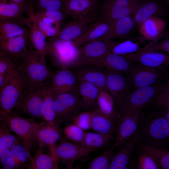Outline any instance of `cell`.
Returning a JSON list of instances; mask_svg holds the SVG:
<instances>
[{
    "label": "cell",
    "instance_id": "obj_1",
    "mask_svg": "<svg viewBox=\"0 0 169 169\" xmlns=\"http://www.w3.org/2000/svg\"><path fill=\"white\" fill-rule=\"evenodd\" d=\"M16 64L23 80L25 90H44L49 89L53 74L30 43Z\"/></svg>",
    "mask_w": 169,
    "mask_h": 169
},
{
    "label": "cell",
    "instance_id": "obj_2",
    "mask_svg": "<svg viewBox=\"0 0 169 169\" xmlns=\"http://www.w3.org/2000/svg\"><path fill=\"white\" fill-rule=\"evenodd\" d=\"M139 141L164 147L169 138V123L162 114L152 112L145 116L141 113Z\"/></svg>",
    "mask_w": 169,
    "mask_h": 169
},
{
    "label": "cell",
    "instance_id": "obj_3",
    "mask_svg": "<svg viewBox=\"0 0 169 169\" xmlns=\"http://www.w3.org/2000/svg\"><path fill=\"white\" fill-rule=\"evenodd\" d=\"M0 116L10 131L16 134L30 151L36 150L38 146L36 133L39 123L35 119L23 117L12 111L7 113L0 110Z\"/></svg>",
    "mask_w": 169,
    "mask_h": 169
},
{
    "label": "cell",
    "instance_id": "obj_4",
    "mask_svg": "<svg viewBox=\"0 0 169 169\" xmlns=\"http://www.w3.org/2000/svg\"><path fill=\"white\" fill-rule=\"evenodd\" d=\"M164 84L159 83L151 86L140 88L130 93L119 110L121 120L138 110H141L152 102L156 95L163 89Z\"/></svg>",
    "mask_w": 169,
    "mask_h": 169
},
{
    "label": "cell",
    "instance_id": "obj_5",
    "mask_svg": "<svg viewBox=\"0 0 169 169\" xmlns=\"http://www.w3.org/2000/svg\"><path fill=\"white\" fill-rule=\"evenodd\" d=\"M145 1L128 0H102L98 5L95 12L97 20L112 21L134 14Z\"/></svg>",
    "mask_w": 169,
    "mask_h": 169
},
{
    "label": "cell",
    "instance_id": "obj_6",
    "mask_svg": "<svg viewBox=\"0 0 169 169\" xmlns=\"http://www.w3.org/2000/svg\"><path fill=\"white\" fill-rule=\"evenodd\" d=\"M52 94L55 112V121L59 125L70 122L74 117L83 110L77 92Z\"/></svg>",
    "mask_w": 169,
    "mask_h": 169
},
{
    "label": "cell",
    "instance_id": "obj_7",
    "mask_svg": "<svg viewBox=\"0 0 169 169\" xmlns=\"http://www.w3.org/2000/svg\"><path fill=\"white\" fill-rule=\"evenodd\" d=\"M47 55H49L54 64L60 69H69L75 64L79 57V48L72 41L47 40Z\"/></svg>",
    "mask_w": 169,
    "mask_h": 169
},
{
    "label": "cell",
    "instance_id": "obj_8",
    "mask_svg": "<svg viewBox=\"0 0 169 169\" xmlns=\"http://www.w3.org/2000/svg\"><path fill=\"white\" fill-rule=\"evenodd\" d=\"M25 90L23 80L19 73L10 79L0 89V110L11 112Z\"/></svg>",
    "mask_w": 169,
    "mask_h": 169
},
{
    "label": "cell",
    "instance_id": "obj_9",
    "mask_svg": "<svg viewBox=\"0 0 169 169\" xmlns=\"http://www.w3.org/2000/svg\"><path fill=\"white\" fill-rule=\"evenodd\" d=\"M24 13L27 17L23 18V19L28 29L30 44L42 59L46 62L48 50L46 37L37 23L32 0L28 3Z\"/></svg>",
    "mask_w": 169,
    "mask_h": 169
},
{
    "label": "cell",
    "instance_id": "obj_10",
    "mask_svg": "<svg viewBox=\"0 0 169 169\" xmlns=\"http://www.w3.org/2000/svg\"><path fill=\"white\" fill-rule=\"evenodd\" d=\"M43 91L25 90L12 111L14 110L13 112L17 114L27 115L35 120H44Z\"/></svg>",
    "mask_w": 169,
    "mask_h": 169
},
{
    "label": "cell",
    "instance_id": "obj_11",
    "mask_svg": "<svg viewBox=\"0 0 169 169\" xmlns=\"http://www.w3.org/2000/svg\"><path fill=\"white\" fill-rule=\"evenodd\" d=\"M105 88L120 109L129 94L130 85L127 78L120 73L106 69Z\"/></svg>",
    "mask_w": 169,
    "mask_h": 169
},
{
    "label": "cell",
    "instance_id": "obj_12",
    "mask_svg": "<svg viewBox=\"0 0 169 169\" xmlns=\"http://www.w3.org/2000/svg\"><path fill=\"white\" fill-rule=\"evenodd\" d=\"M54 145L55 154L58 160L63 162L67 168L72 167L75 161L87 156L91 151L74 143L64 136Z\"/></svg>",
    "mask_w": 169,
    "mask_h": 169
},
{
    "label": "cell",
    "instance_id": "obj_13",
    "mask_svg": "<svg viewBox=\"0 0 169 169\" xmlns=\"http://www.w3.org/2000/svg\"><path fill=\"white\" fill-rule=\"evenodd\" d=\"M97 19L95 11L83 18L74 19L60 28L55 35L49 39L52 40L72 41L81 35L90 25Z\"/></svg>",
    "mask_w": 169,
    "mask_h": 169
},
{
    "label": "cell",
    "instance_id": "obj_14",
    "mask_svg": "<svg viewBox=\"0 0 169 169\" xmlns=\"http://www.w3.org/2000/svg\"><path fill=\"white\" fill-rule=\"evenodd\" d=\"M118 43L110 40H95L84 44L79 48V57L74 65L93 63L110 52Z\"/></svg>",
    "mask_w": 169,
    "mask_h": 169
},
{
    "label": "cell",
    "instance_id": "obj_15",
    "mask_svg": "<svg viewBox=\"0 0 169 169\" xmlns=\"http://www.w3.org/2000/svg\"><path fill=\"white\" fill-rule=\"evenodd\" d=\"M141 110H137L128 117L118 121L115 132V141L112 145L114 149L116 147L119 149L132 138L140 125Z\"/></svg>",
    "mask_w": 169,
    "mask_h": 169
},
{
    "label": "cell",
    "instance_id": "obj_16",
    "mask_svg": "<svg viewBox=\"0 0 169 169\" xmlns=\"http://www.w3.org/2000/svg\"><path fill=\"white\" fill-rule=\"evenodd\" d=\"M69 69L78 80L93 84L100 90H106V72L103 68L91 64H75Z\"/></svg>",
    "mask_w": 169,
    "mask_h": 169
},
{
    "label": "cell",
    "instance_id": "obj_17",
    "mask_svg": "<svg viewBox=\"0 0 169 169\" xmlns=\"http://www.w3.org/2000/svg\"><path fill=\"white\" fill-rule=\"evenodd\" d=\"M158 69L134 65L127 78L131 86L137 89L157 83L162 75Z\"/></svg>",
    "mask_w": 169,
    "mask_h": 169
},
{
    "label": "cell",
    "instance_id": "obj_18",
    "mask_svg": "<svg viewBox=\"0 0 169 169\" xmlns=\"http://www.w3.org/2000/svg\"><path fill=\"white\" fill-rule=\"evenodd\" d=\"M78 80L69 69H61L53 74L47 90L52 94L77 92Z\"/></svg>",
    "mask_w": 169,
    "mask_h": 169
},
{
    "label": "cell",
    "instance_id": "obj_19",
    "mask_svg": "<svg viewBox=\"0 0 169 169\" xmlns=\"http://www.w3.org/2000/svg\"><path fill=\"white\" fill-rule=\"evenodd\" d=\"M60 125L56 122L41 121L36 133L38 149L43 150L46 147H54L56 143L64 136Z\"/></svg>",
    "mask_w": 169,
    "mask_h": 169
},
{
    "label": "cell",
    "instance_id": "obj_20",
    "mask_svg": "<svg viewBox=\"0 0 169 169\" xmlns=\"http://www.w3.org/2000/svg\"><path fill=\"white\" fill-rule=\"evenodd\" d=\"M119 114H106L98 108L92 111L91 129L95 132L114 136Z\"/></svg>",
    "mask_w": 169,
    "mask_h": 169
},
{
    "label": "cell",
    "instance_id": "obj_21",
    "mask_svg": "<svg viewBox=\"0 0 169 169\" xmlns=\"http://www.w3.org/2000/svg\"><path fill=\"white\" fill-rule=\"evenodd\" d=\"M127 60L137 62L144 66L163 69V65L169 63V56L163 53L139 51L121 55Z\"/></svg>",
    "mask_w": 169,
    "mask_h": 169
},
{
    "label": "cell",
    "instance_id": "obj_22",
    "mask_svg": "<svg viewBox=\"0 0 169 169\" xmlns=\"http://www.w3.org/2000/svg\"><path fill=\"white\" fill-rule=\"evenodd\" d=\"M30 44L28 32L22 35L0 41V50L16 63L23 55Z\"/></svg>",
    "mask_w": 169,
    "mask_h": 169
},
{
    "label": "cell",
    "instance_id": "obj_23",
    "mask_svg": "<svg viewBox=\"0 0 169 169\" xmlns=\"http://www.w3.org/2000/svg\"><path fill=\"white\" fill-rule=\"evenodd\" d=\"M140 127V123L137 130L132 138L114 154L109 169H125L127 168L135 147L139 141V133Z\"/></svg>",
    "mask_w": 169,
    "mask_h": 169
},
{
    "label": "cell",
    "instance_id": "obj_24",
    "mask_svg": "<svg viewBox=\"0 0 169 169\" xmlns=\"http://www.w3.org/2000/svg\"><path fill=\"white\" fill-rule=\"evenodd\" d=\"M94 64L105 69L120 73L129 74L134 65L121 55L108 53L97 60Z\"/></svg>",
    "mask_w": 169,
    "mask_h": 169
},
{
    "label": "cell",
    "instance_id": "obj_25",
    "mask_svg": "<svg viewBox=\"0 0 169 169\" xmlns=\"http://www.w3.org/2000/svg\"><path fill=\"white\" fill-rule=\"evenodd\" d=\"M100 0H66L64 12L74 19L83 18L96 11Z\"/></svg>",
    "mask_w": 169,
    "mask_h": 169
},
{
    "label": "cell",
    "instance_id": "obj_26",
    "mask_svg": "<svg viewBox=\"0 0 169 169\" xmlns=\"http://www.w3.org/2000/svg\"><path fill=\"white\" fill-rule=\"evenodd\" d=\"M112 21L96 20L93 22L81 35L72 40L73 44L79 48L102 37L108 31Z\"/></svg>",
    "mask_w": 169,
    "mask_h": 169
},
{
    "label": "cell",
    "instance_id": "obj_27",
    "mask_svg": "<svg viewBox=\"0 0 169 169\" xmlns=\"http://www.w3.org/2000/svg\"><path fill=\"white\" fill-rule=\"evenodd\" d=\"M99 88L91 83L78 80L77 92L82 102L83 110L92 111L98 108Z\"/></svg>",
    "mask_w": 169,
    "mask_h": 169
},
{
    "label": "cell",
    "instance_id": "obj_28",
    "mask_svg": "<svg viewBox=\"0 0 169 169\" xmlns=\"http://www.w3.org/2000/svg\"><path fill=\"white\" fill-rule=\"evenodd\" d=\"M134 13V16L132 18L134 24L138 26L150 18L164 16L165 10L159 2L152 0L145 1Z\"/></svg>",
    "mask_w": 169,
    "mask_h": 169
},
{
    "label": "cell",
    "instance_id": "obj_29",
    "mask_svg": "<svg viewBox=\"0 0 169 169\" xmlns=\"http://www.w3.org/2000/svg\"><path fill=\"white\" fill-rule=\"evenodd\" d=\"M23 18L22 17L0 21V41L28 33V29Z\"/></svg>",
    "mask_w": 169,
    "mask_h": 169
},
{
    "label": "cell",
    "instance_id": "obj_30",
    "mask_svg": "<svg viewBox=\"0 0 169 169\" xmlns=\"http://www.w3.org/2000/svg\"><path fill=\"white\" fill-rule=\"evenodd\" d=\"M134 25L131 16L112 20L107 33L95 40H110L114 38L122 37L130 32Z\"/></svg>",
    "mask_w": 169,
    "mask_h": 169
},
{
    "label": "cell",
    "instance_id": "obj_31",
    "mask_svg": "<svg viewBox=\"0 0 169 169\" xmlns=\"http://www.w3.org/2000/svg\"><path fill=\"white\" fill-rule=\"evenodd\" d=\"M15 169L25 167L29 169L33 161L30 151L20 140L14 144L10 148Z\"/></svg>",
    "mask_w": 169,
    "mask_h": 169
},
{
    "label": "cell",
    "instance_id": "obj_32",
    "mask_svg": "<svg viewBox=\"0 0 169 169\" xmlns=\"http://www.w3.org/2000/svg\"><path fill=\"white\" fill-rule=\"evenodd\" d=\"M137 147L150 155L159 169H169V151L164 147L142 142Z\"/></svg>",
    "mask_w": 169,
    "mask_h": 169
},
{
    "label": "cell",
    "instance_id": "obj_33",
    "mask_svg": "<svg viewBox=\"0 0 169 169\" xmlns=\"http://www.w3.org/2000/svg\"><path fill=\"white\" fill-rule=\"evenodd\" d=\"M115 137L114 136L96 132H85L84 146L91 152L97 151L110 145Z\"/></svg>",
    "mask_w": 169,
    "mask_h": 169
},
{
    "label": "cell",
    "instance_id": "obj_34",
    "mask_svg": "<svg viewBox=\"0 0 169 169\" xmlns=\"http://www.w3.org/2000/svg\"><path fill=\"white\" fill-rule=\"evenodd\" d=\"M33 157V163L29 169H57L59 168L58 160L55 152L50 155L44 153L43 150L38 149Z\"/></svg>",
    "mask_w": 169,
    "mask_h": 169
},
{
    "label": "cell",
    "instance_id": "obj_35",
    "mask_svg": "<svg viewBox=\"0 0 169 169\" xmlns=\"http://www.w3.org/2000/svg\"><path fill=\"white\" fill-rule=\"evenodd\" d=\"M165 26V22L163 20L153 17L147 19L141 24L140 31L147 39H154L160 35Z\"/></svg>",
    "mask_w": 169,
    "mask_h": 169
},
{
    "label": "cell",
    "instance_id": "obj_36",
    "mask_svg": "<svg viewBox=\"0 0 169 169\" xmlns=\"http://www.w3.org/2000/svg\"><path fill=\"white\" fill-rule=\"evenodd\" d=\"M27 4H21L13 3L0 2V21L9 18L22 17L23 13H24Z\"/></svg>",
    "mask_w": 169,
    "mask_h": 169
},
{
    "label": "cell",
    "instance_id": "obj_37",
    "mask_svg": "<svg viewBox=\"0 0 169 169\" xmlns=\"http://www.w3.org/2000/svg\"><path fill=\"white\" fill-rule=\"evenodd\" d=\"M112 145L107 147L102 154L92 160L88 165V169H109L114 154Z\"/></svg>",
    "mask_w": 169,
    "mask_h": 169
},
{
    "label": "cell",
    "instance_id": "obj_38",
    "mask_svg": "<svg viewBox=\"0 0 169 169\" xmlns=\"http://www.w3.org/2000/svg\"><path fill=\"white\" fill-rule=\"evenodd\" d=\"M84 131L72 123H67L63 131L64 136L67 139L74 143L83 147H84Z\"/></svg>",
    "mask_w": 169,
    "mask_h": 169
},
{
    "label": "cell",
    "instance_id": "obj_39",
    "mask_svg": "<svg viewBox=\"0 0 169 169\" xmlns=\"http://www.w3.org/2000/svg\"><path fill=\"white\" fill-rule=\"evenodd\" d=\"M10 131L3 122L0 132V160L3 155L19 140L17 136L11 134Z\"/></svg>",
    "mask_w": 169,
    "mask_h": 169
},
{
    "label": "cell",
    "instance_id": "obj_40",
    "mask_svg": "<svg viewBox=\"0 0 169 169\" xmlns=\"http://www.w3.org/2000/svg\"><path fill=\"white\" fill-rule=\"evenodd\" d=\"M43 94L44 121L48 123L54 122L56 116L53 95L47 90H43Z\"/></svg>",
    "mask_w": 169,
    "mask_h": 169
},
{
    "label": "cell",
    "instance_id": "obj_41",
    "mask_svg": "<svg viewBox=\"0 0 169 169\" xmlns=\"http://www.w3.org/2000/svg\"><path fill=\"white\" fill-rule=\"evenodd\" d=\"M65 2L66 0H32L33 6L37 8V12L59 11L64 12Z\"/></svg>",
    "mask_w": 169,
    "mask_h": 169
},
{
    "label": "cell",
    "instance_id": "obj_42",
    "mask_svg": "<svg viewBox=\"0 0 169 169\" xmlns=\"http://www.w3.org/2000/svg\"><path fill=\"white\" fill-rule=\"evenodd\" d=\"M140 49L139 43L128 40L118 42L113 47L110 52L122 55L138 52Z\"/></svg>",
    "mask_w": 169,
    "mask_h": 169
},
{
    "label": "cell",
    "instance_id": "obj_43",
    "mask_svg": "<svg viewBox=\"0 0 169 169\" xmlns=\"http://www.w3.org/2000/svg\"><path fill=\"white\" fill-rule=\"evenodd\" d=\"M112 100L106 90H100L97 100L98 108L106 114H114L112 110Z\"/></svg>",
    "mask_w": 169,
    "mask_h": 169
},
{
    "label": "cell",
    "instance_id": "obj_44",
    "mask_svg": "<svg viewBox=\"0 0 169 169\" xmlns=\"http://www.w3.org/2000/svg\"><path fill=\"white\" fill-rule=\"evenodd\" d=\"M138 156L137 168L139 169H157L159 167L154 160L147 153L137 147Z\"/></svg>",
    "mask_w": 169,
    "mask_h": 169
},
{
    "label": "cell",
    "instance_id": "obj_45",
    "mask_svg": "<svg viewBox=\"0 0 169 169\" xmlns=\"http://www.w3.org/2000/svg\"><path fill=\"white\" fill-rule=\"evenodd\" d=\"M92 111H81L74 117L70 122L77 125L84 131L91 129Z\"/></svg>",
    "mask_w": 169,
    "mask_h": 169
},
{
    "label": "cell",
    "instance_id": "obj_46",
    "mask_svg": "<svg viewBox=\"0 0 169 169\" xmlns=\"http://www.w3.org/2000/svg\"><path fill=\"white\" fill-rule=\"evenodd\" d=\"M152 102L153 105L159 107L169 109V87L168 83L164 84L163 90L154 97Z\"/></svg>",
    "mask_w": 169,
    "mask_h": 169
},
{
    "label": "cell",
    "instance_id": "obj_47",
    "mask_svg": "<svg viewBox=\"0 0 169 169\" xmlns=\"http://www.w3.org/2000/svg\"><path fill=\"white\" fill-rule=\"evenodd\" d=\"M14 61L0 50V73H3L16 69Z\"/></svg>",
    "mask_w": 169,
    "mask_h": 169
},
{
    "label": "cell",
    "instance_id": "obj_48",
    "mask_svg": "<svg viewBox=\"0 0 169 169\" xmlns=\"http://www.w3.org/2000/svg\"><path fill=\"white\" fill-rule=\"evenodd\" d=\"M156 50H161L169 52V39L166 38L160 41L149 44L143 48H140L138 52H153Z\"/></svg>",
    "mask_w": 169,
    "mask_h": 169
},
{
    "label": "cell",
    "instance_id": "obj_49",
    "mask_svg": "<svg viewBox=\"0 0 169 169\" xmlns=\"http://www.w3.org/2000/svg\"><path fill=\"white\" fill-rule=\"evenodd\" d=\"M10 149L6 151L0 158V166H1L2 169H15V164Z\"/></svg>",
    "mask_w": 169,
    "mask_h": 169
},
{
    "label": "cell",
    "instance_id": "obj_50",
    "mask_svg": "<svg viewBox=\"0 0 169 169\" xmlns=\"http://www.w3.org/2000/svg\"><path fill=\"white\" fill-rule=\"evenodd\" d=\"M36 12L39 13L44 16L48 17L60 24L63 21L65 17L67 16L64 12L59 11L41 10L35 13Z\"/></svg>",
    "mask_w": 169,
    "mask_h": 169
},
{
    "label": "cell",
    "instance_id": "obj_51",
    "mask_svg": "<svg viewBox=\"0 0 169 169\" xmlns=\"http://www.w3.org/2000/svg\"><path fill=\"white\" fill-rule=\"evenodd\" d=\"M18 73L17 69L8 72L0 73V89L10 79Z\"/></svg>",
    "mask_w": 169,
    "mask_h": 169
},
{
    "label": "cell",
    "instance_id": "obj_52",
    "mask_svg": "<svg viewBox=\"0 0 169 169\" xmlns=\"http://www.w3.org/2000/svg\"><path fill=\"white\" fill-rule=\"evenodd\" d=\"M30 0H8V3H13L21 4H26ZM7 0H0V2H7Z\"/></svg>",
    "mask_w": 169,
    "mask_h": 169
},
{
    "label": "cell",
    "instance_id": "obj_53",
    "mask_svg": "<svg viewBox=\"0 0 169 169\" xmlns=\"http://www.w3.org/2000/svg\"><path fill=\"white\" fill-rule=\"evenodd\" d=\"M162 114L165 120L169 123V109H165Z\"/></svg>",
    "mask_w": 169,
    "mask_h": 169
},
{
    "label": "cell",
    "instance_id": "obj_54",
    "mask_svg": "<svg viewBox=\"0 0 169 169\" xmlns=\"http://www.w3.org/2000/svg\"><path fill=\"white\" fill-rule=\"evenodd\" d=\"M2 120L0 116V132L1 130L2 127Z\"/></svg>",
    "mask_w": 169,
    "mask_h": 169
},
{
    "label": "cell",
    "instance_id": "obj_55",
    "mask_svg": "<svg viewBox=\"0 0 169 169\" xmlns=\"http://www.w3.org/2000/svg\"><path fill=\"white\" fill-rule=\"evenodd\" d=\"M128 0L130 1H135V2H140V1H141L140 0Z\"/></svg>",
    "mask_w": 169,
    "mask_h": 169
},
{
    "label": "cell",
    "instance_id": "obj_56",
    "mask_svg": "<svg viewBox=\"0 0 169 169\" xmlns=\"http://www.w3.org/2000/svg\"><path fill=\"white\" fill-rule=\"evenodd\" d=\"M166 0V2L168 4H169V0Z\"/></svg>",
    "mask_w": 169,
    "mask_h": 169
}]
</instances>
